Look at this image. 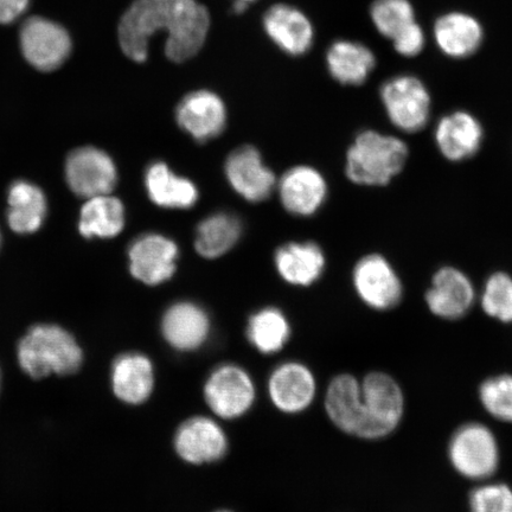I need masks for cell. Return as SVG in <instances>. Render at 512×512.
<instances>
[{"mask_svg": "<svg viewBox=\"0 0 512 512\" xmlns=\"http://www.w3.org/2000/svg\"><path fill=\"white\" fill-rule=\"evenodd\" d=\"M209 12L196 0H136L119 24V42L124 54L143 63L149 56L150 38L168 32L165 54L182 63L194 57L207 40Z\"/></svg>", "mask_w": 512, "mask_h": 512, "instance_id": "obj_1", "label": "cell"}, {"mask_svg": "<svg viewBox=\"0 0 512 512\" xmlns=\"http://www.w3.org/2000/svg\"><path fill=\"white\" fill-rule=\"evenodd\" d=\"M408 158L405 140L367 128L356 134L345 153V176L357 187H388L405 170Z\"/></svg>", "mask_w": 512, "mask_h": 512, "instance_id": "obj_2", "label": "cell"}, {"mask_svg": "<svg viewBox=\"0 0 512 512\" xmlns=\"http://www.w3.org/2000/svg\"><path fill=\"white\" fill-rule=\"evenodd\" d=\"M19 366L32 379L67 376L79 371L82 349L70 332L54 324L32 326L17 349Z\"/></svg>", "mask_w": 512, "mask_h": 512, "instance_id": "obj_3", "label": "cell"}, {"mask_svg": "<svg viewBox=\"0 0 512 512\" xmlns=\"http://www.w3.org/2000/svg\"><path fill=\"white\" fill-rule=\"evenodd\" d=\"M361 426L357 439L380 441L402 424L406 396L398 380L386 371H370L361 379Z\"/></svg>", "mask_w": 512, "mask_h": 512, "instance_id": "obj_4", "label": "cell"}, {"mask_svg": "<svg viewBox=\"0 0 512 512\" xmlns=\"http://www.w3.org/2000/svg\"><path fill=\"white\" fill-rule=\"evenodd\" d=\"M497 435L483 422L469 421L456 428L447 444V459L454 472L470 482L494 477L501 466Z\"/></svg>", "mask_w": 512, "mask_h": 512, "instance_id": "obj_5", "label": "cell"}, {"mask_svg": "<svg viewBox=\"0 0 512 512\" xmlns=\"http://www.w3.org/2000/svg\"><path fill=\"white\" fill-rule=\"evenodd\" d=\"M380 100L389 123L402 133H420L430 124L432 95L416 75L399 74L384 81Z\"/></svg>", "mask_w": 512, "mask_h": 512, "instance_id": "obj_6", "label": "cell"}, {"mask_svg": "<svg viewBox=\"0 0 512 512\" xmlns=\"http://www.w3.org/2000/svg\"><path fill=\"white\" fill-rule=\"evenodd\" d=\"M351 284L360 302L375 312L396 309L405 296L399 272L381 253H368L356 261Z\"/></svg>", "mask_w": 512, "mask_h": 512, "instance_id": "obj_7", "label": "cell"}, {"mask_svg": "<svg viewBox=\"0 0 512 512\" xmlns=\"http://www.w3.org/2000/svg\"><path fill=\"white\" fill-rule=\"evenodd\" d=\"M478 294L469 274L452 265L438 268L425 292V304L434 317L445 322L464 319L475 307Z\"/></svg>", "mask_w": 512, "mask_h": 512, "instance_id": "obj_8", "label": "cell"}, {"mask_svg": "<svg viewBox=\"0 0 512 512\" xmlns=\"http://www.w3.org/2000/svg\"><path fill=\"white\" fill-rule=\"evenodd\" d=\"M204 400L217 418H241L255 402L251 375L236 364L217 367L204 384Z\"/></svg>", "mask_w": 512, "mask_h": 512, "instance_id": "obj_9", "label": "cell"}, {"mask_svg": "<svg viewBox=\"0 0 512 512\" xmlns=\"http://www.w3.org/2000/svg\"><path fill=\"white\" fill-rule=\"evenodd\" d=\"M19 43L25 60L41 72H53L72 53V38L59 23L43 17L24 22Z\"/></svg>", "mask_w": 512, "mask_h": 512, "instance_id": "obj_10", "label": "cell"}, {"mask_svg": "<svg viewBox=\"0 0 512 512\" xmlns=\"http://www.w3.org/2000/svg\"><path fill=\"white\" fill-rule=\"evenodd\" d=\"M434 144L447 162L463 163L482 150L485 128L475 114L454 110L443 115L435 125Z\"/></svg>", "mask_w": 512, "mask_h": 512, "instance_id": "obj_11", "label": "cell"}, {"mask_svg": "<svg viewBox=\"0 0 512 512\" xmlns=\"http://www.w3.org/2000/svg\"><path fill=\"white\" fill-rule=\"evenodd\" d=\"M66 178L76 195L92 198L110 195L117 184V168L106 152L87 146L67 158Z\"/></svg>", "mask_w": 512, "mask_h": 512, "instance_id": "obj_12", "label": "cell"}, {"mask_svg": "<svg viewBox=\"0 0 512 512\" xmlns=\"http://www.w3.org/2000/svg\"><path fill=\"white\" fill-rule=\"evenodd\" d=\"M175 450L184 462L203 465L219 462L228 451L226 433L208 416H192L175 434Z\"/></svg>", "mask_w": 512, "mask_h": 512, "instance_id": "obj_13", "label": "cell"}, {"mask_svg": "<svg viewBox=\"0 0 512 512\" xmlns=\"http://www.w3.org/2000/svg\"><path fill=\"white\" fill-rule=\"evenodd\" d=\"M317 380L302 362H286L273 370L268 393L275 408L286 414H299L309 409L317 396Z\"/></svg>", "mask_w": 512, "mask_h": 512, "instance_id": "obj_14", "label": "cell"}, {"mask_svg": "<svg viewBox=\"0 0 512 512\" xmlns=\"http://www.w3.org/2000/svg\"><path fill=\"white\" fill-rule=\"evenodd\" d=\"M177 255L176 243L165 236H140L132 243L128 252L131 273L146 285L162 284L175 273Z\"/></svg>", "mask_w": 512, "mask_h": 512, "instance_id": "obj_15", "label": "cell"}, {"mask_svg": "<svg viewBox=\"0 0 512 512\" xmlns=\"http://www.w3.org/2000/svg\"><path fill=\"white\" fill-rule=\"evenodd\" d=\"M280 198L291 214L309 217L318 213L328 198L329 187L322 172L312 166L300 165L281 178Z\"/></svg>", "mask_w": 512, "mask_h": 512, "instance_id": "obj_16", "label": "cell"}, {"mask_svg": "<svg viewBox=\"0 0 512 512\" xmlns=\"http://www.w3.org/2000/svg\"><path fill=\"white\" fill-rule=\"evenodd\" d=\"M433 38L438 49L454 60L469 59L484 42V28L475 16L451 11L435 19Z\"/></svg>", "mask_w": 512, "mask_h": 512, "instance_id": "obj_17", "label": "cell"}, {"mask_svg": "<svg viewBox=\"0 0 512 512\" xmlns=\"http://www.w3.org/2000/svg\"><path fill=\"white\" fill-rule=\"evenodd\" d=\"M177 123L198 142L219 136L226 126V107L220 96L198 91L185 96L178 105Z\"/></svg>", "mask_w": 512, "mask_h": 512, "instance_id": "obj_18", "label": "cell"}, {"mask_svg": "<svg viewBox=\"0 0 512 512\" xmlns=\"http://www.w3.org/2000/svg\"><path fill=\"white\" fill-rule=\"evenodd\" d=\"M155 380L153 363L139 352H127L113 362V393L126 405L138 406L149 400L155 389Z\"/></svg>", "mask_w": 512, "mask_h": 512, "instance_id": "obj_19", "label": "cell"}, {"mask_svg": "<svg viewBox=\"0 0 512 512\" xmlns=\"http://www.w3.org/2000/svg\"><path fill=\"white\" fill-rule=\"evenodd\" d=\"M264 27L268 37L292 56H302L312 47L315 30L304 12L293 6L274 5L266 12Z\"/></svg>", "mask_w": 512, "mask_h": 512, "instance_id": "obj_20", "label": "cell"}, {"mask_svg": "<svg viewBox=\"0 0 512 512\" xmlns=\"http://www.w3.org/2000/svg\"><path fill=\"white\" fill-rule=\"evenodd\" d=\"M163 337L178 351H195L208 341L210 320L207 312L194 303L172 305L162 320Z\"/></svg>", "mask_w": 512, "mask_h": 512, "instance_id": "obj_21", "label": "cell"}, {"mask_svg": "<svg viewBox=\"0 0 512 512\" xmlns=\"http://www.w3.org/2000/svg\"><path fill=\"white\" fill-rule=\"evenodd\" d=\"M226 172L232 187L247 201H264L273 191L274 175L251 146L241 147L229 156Z\"/></svg>", "mask_w": 512, "mask_h": 512, "instance_id": "obj_22", "label": "cell"}, {"mask_svg": "<svg viewBox=\"0 0 512 512\" xmlns=\"http://www.w3.org/2000/svg\"><path fill=\"white\" fill-rule=\"evenodd\" d=\"M361 379L338 374L329 383L325 393V412L337 430L357 438L361 426Z\"/></svg>", "mask_w": 512, "mask_h": 512, "instance_id": "obj_23", "label": "cell"}, {"mask_svg": "<svg viewBox=\"0 0 512 512\" xmlns=\"http://www.w3.org/2000/svg\"><path fill=\"white\" fill-rule=\"evenodd\" d=\"M326 66L332 79L339 85L360 87L368 81L376 68V56L366 44L338 40L326 53Z\"/></svg>", "mask_w": 512, "mask_h": 512, "instance_id": "obj_24", "label": "cell"}, {"mask_svg": "<svg viewBox=\"0 0 512 512\" xmlns=\"http://www.w3.org/2000/svg\"><path fill=\"white\" fill-rule=\"evenodd\" d=\"M275 264L288 284L306 287L322 278L326 258L316 242H292L278 249Z\"/></svg>", "mask_w": 512, "mask_h": 512, "instance_id": "obj_25", "label": "cell"}, {"mask_svg": "<svg viewBox=\"0 0 512 512\" xmlns=\"http://www.w3.org/2000/svg\"><path fill=\"white\" fill-rule=\"evenodd\" d=\"M8 223L17 234H32L43 226L48 213L44 192L27 181L11 185L8 194Z\"/></svg>", "mask_w": 512, "mask_h": 512, "instance_id": "obj_26", "label": "cell"}, {"mask_svg": "<svg viewBox=\"0 0 512 512\" xmlns=\"http://www.w3.org/2000/svg\"><path fill=\"white\" fill-rule=\"evenodd\" d=\"M145 185L151 201L159 207L187 209L198 200L194 183L176 176L164 163L152 164L147 169Z\"/></svg>", "mask_w": 512, "mask_h": 512, "instance_id": "obj_27", "label": "cell"}, {"mask_svg": "<svg viewBox=\"0 0 512 512\" xmlns=\"http://www.w3.org/2000/svg\"><path fill=\"white\" fill-rule=\"evenodd\" d=\"M124 224L123 203L110 195L88 198L81 209L79 230L87 239L114 238L123 230Z\"/></svg>", "mask_w": 512, "mask_h": 512, "instance_id": "obj_28", "label": "cell"}, {"mask_svg": "<svg viewBox=\"0 0 512 512\" xmlns=\"http://www.w3.org/2000/svg\"><path fill=\"white\" fill-rule=\"evenodd\" d=\"M291 336V325L278 309L267 307L249 319L248 341L261 354L272 355L283 350Z\"/></svg>", "mask_w": 512, "mask_h": 512, "instance_id": "obj_29", "label": "cell"}, {"mask_svg": "<svg viewBox=\"0 0 512 512\" xmlns=\"http://www.w3.org/2000/svg\"><path fill=\"white\" fill-rule=\"evenodd\" d=\"M239 219L230 214H215L197 228L196 249L204 258L215 259L235 246L241 235Z\"/></svg>", "mask_w": 512, "mask_h": 512, "instance_id": "obj_30", "label": "cell"}, {"mask_svg": "<svg viewBox=\"0 0 512 512\" xmlns=\"http://www.w3.org/2000/svg\"><path fill=\"white\" fill-rule=\"evenodd\" d=\"M479 305L486 316L502 324H512V275L496 271L486 278Z\"/></svg>", "mask_w": 512, "mask_h": 512, "instance_id": "obj_31", "label": "cell"}, {"mask_svg": "<svg viewBox=\"0 0 512 512\" xmlns=\"http://www.w3.org/2000/svg\"><path fill=\"white\" fill-rule=\"evenodd\" d=\"M370 18L377 32L390 41L416 22L411 0H375L370 6Z\"/></svg>", "mask_w": 512, "mask_h": 512, "instance_id": "obj_32", "label": "cell"}, {"mask_svg": "<svg viewBox=\"0 0 512 512\" xmlns=\"http://www.w3.org/2000/svg\"><path fill=\"white\" fill-rule=\"evenodd\" d=\"M478 400L486 414L503 424H512V374L486 377L478 387Z\"/></svg>", "mask_w": 512, "mask_h": 512, "instance_id": "obj_33", "label": "cell"}, {"mask_svg": "<svg viewBox=\"0 0 512 512\" xmlns=\"http://www.w3.org/2000/svg\"><path fill=\"white\" fill-rule=\"evenodd\" d=\"M469 512H512V488L503 482L477 483L469 495Z\"/></svg>", "mask_w": 512, "mask_h": 512, "instance_id": "obj_34", "label": "cell"}, {"mask_svg": "<svg viewBox=\"0 0 512 512\" xmlns=\"http://www.w3.org/2000/svg\"><path fill=\"white\" fill-rule=\"evenodd\" d=\"M392 42L396 53L411 59V57L418 56L424 50L426 44L425 31L418 22H414L393 38Z\"/></svg>", "mask_w": 512, "mask_h": 512, "instance_id": "obj_35", "label": "cell"}, {"mask_svg": "<svg viewBox=\"0 0 512 512\" xmlns=\"http://www.w3.org/2000/svg\"><path fill=\"white\" fill-rule=\"evenodd\" d=\"M30 0H0V24L17 21L29 8Z\"/></svg>", "mask_w": 512, "mask_h": 512, "instance_id": "obj_36", "label": "cell"}, {"mask_svg": "<svg viewBox=\"0 0 512 512\" xmlns=\"http://www.w3.org/2000/svg\"><path fill=\"white\" fill-rule=\"evenodd\" d=\"M248 8V4L240 2V0H235V3L233 5V11L235 14H242L243 11H245Z\"/></svg>", "mask_w": 512, "mask_h": 512, "instance_id": "obj_37", "label": "cell"}, {"mask_svg": "<svg viewBox=\"0 0 512 512\" xmlns=\"http://www.w3.org/2000/svg\"><path fill=\"white\" fill-rule=\"evenodd\" d=\"M240 2L248 4L254 2V0H240Z\"/></svg>", "mask_w": 512, "mask_h": 512, "instance_id": "obj_38", "label": "cell"}, {"mask_svg": "<svg viewBox=\"0 0 512 512\" xmlns=\"http://www.w3.org/2000/svg\"><path fill=\"white\" fill-rule=\"evenodd\" d=\"M217 512H230V511H217Z\"/></svg>", "mask_w": 512, "mask_h": 512, "instance_id": "obj_39", "label": "cell"}]
</instances>
